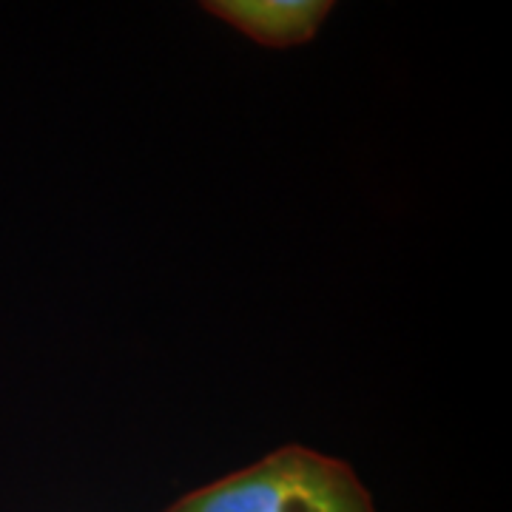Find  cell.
Listing matches in <instances>:
<instances>
[{"instance_id":"cell-1","label":"cell","mask_w":512,"mask_h":512,"mask_svg":"<svg viewBox=\"0 0 512 512\" xmlns=\"http://www.w3.org/2000/svg\"><path fill=\"white\" fill-rule=\"evenodd\" d=\"M165 512H376L345 461L285 444L251 467L183 495Z\"/></svg>"},{"instance_id":"cell-2","label":"cell","mask_w":512,"mask_h":512,"mask_svg":"<svg viewBox=\"0 0 512 512\" xmlns=\"http://www.w3.org/2000/svg\"><path fill=\"white\" fill-rule=\"evenodd\" d=\"M205 9L234 23L245 35L265 46H293L316 35L333 3H208Z\"/></svg>"}]
</instances>
